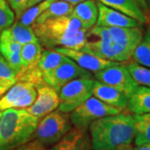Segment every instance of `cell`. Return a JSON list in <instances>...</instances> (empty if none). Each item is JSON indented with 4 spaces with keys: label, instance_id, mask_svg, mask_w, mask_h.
Instances as JSON below:
<instances>
[{
    "label": "cell",
    "instance_id": "obj_1",
    "mask_svg": "<svg viewBox=\"0 0 150 150\" xmlns=\"http://www.w3.org/2000/svg\"><path fill=\"white\" fill-rule=\"evenodd\" d=\"M144 37L141 26L134 28L94 26L87 32L82 51L118 63L129 62Z\"/></svg>",
    "mask_w": 150,
    "mask_h": 150
},
{
    "label": "cell",
    "instance_id": "obj_2",
    "mask_svg": "<svg viewBox=\"0 0 150 150\" xmlns=\"http://www.w3.org/2000/svg\"><path fill=\"white\" fill-rule=\"evenodd\" d=\"M93 150H131L134 141V117L124 110L99 118L88 128Z\"/></svg>",
    "mask_w": 150,
    "mask_h": 150
},
{
    "label": "cell",
    "instance_id": "obj_3",
    "mask_svg": "<svg viewBox=\"0 0 150 150\" xmlns=\"http://www.w3.org/2000/svg\"><path fill=\"white\" fill-rule=\"evenodd\" d=\"M39 43L46 49L67 48L80 50L85 45L88 30L71 15L50 18L32 26Z\"/></svg>",
    "mask_w": 150,
    "mask_h": 150
},
{
    "label": "cell",
    "instance_id": "obj_4",
    "mask_svg": "<svg viewBox=\"0 0 150 150\" xmlns=\"http://www.w3.org/2000/svg\"><path fill=\"white\" fill-rule=\"evenodd\" d=\"M39 118L24 108H8L0 118V150H13L33 139Z\"/></svg>",
    "mask_w": 150,
    "mask_h": 150
},
{
    "label": "cell",
    "instance_id": "obj_5",
    "mask_svg": "<svg viewBox=\"0 0 150 150\" xmlns=\"http://www.w3.org/2000/svg\"><path fill=\"white\" fill-rule=\"evenodd\" d=\"M73 127L69 114L58 108L39 120L33 139L48 149L58 143Z\"/></svg>",
    "mask_w": 150,
    "mask_h": 150
},
{
    "label": "cell",
    "instance_id": "obj_6",
    "mask_svg": "<svg viewBox=\"0 0 150 150\" xmlns=\"http://www.w3.org/2000/svg\"><path fill=\"white\" fill-rule=\"evenodd\" d=\"M121 112L122 110L108 105L94 96H92L70 112L69 116L74 128L88 129L91 123L98 119Z\"/></svg>",
    "mask_w": 150,
    "mask_h": 150
},
{
    "label": "cell",
    "instance_id": "obj_7",
    "mask_svg": "<svg viewBox=\"0 0 150 150\" xmlns=\"http://www.w3.org/2000/svg\"><path fill=\"white\" fill-rule=\"evenodd\" d=\"M94 82V78L79 79L65 84L59 92V110L69 114L93 96Z\"/></svg>",
    "mask_w": 150,
    "mask_h": 150
},
{
    "label": "cell",
    "instance_id": "obj_8",
    "mask_svg": "<svg viewBox=\"0 0 150 150\" xmlns=\"http://www.w3.org/2000/svg\"><path fill=\"white\" fill-rule=\"evenodd\" d=\"M93 78L104 84L115 88L129 97L137 88L138 84L123 63H116L93 74Z\"/></svg>",
    "mask_w": 150,
    "mask_h": 150
},
{
    "label": "cell",
    "instance_id": "obj_9",
    "mask_svg": "<svg viewBox=\"0 0 150 150\" xmlns=\"http://www.w3.org/2000/svg\"><path fill=\"white\" fill-rule=\"evenodd\" d=\"M37 98V90L32 83L17 81L0 98V111L8 108H27Z\"/></svg>",
    "mask_w": 150,
    "mask_h": 150
},
{
    "label": "cell",
    "instance_id": "obj_10",
    "mask_svg": "<svg viewBox=\"0 0 150 150\" xmlns=\"http://www.w3.org/2000/svg\"><path fill=\"white\" fill-rule=\"evenodd\" d=\"M88 78H93V74L82 69L71 59L43 75L45 83L51 86L58 93L65 84L71 81Z\"/></svg>",
    "mask_w": 150,
    "mask_h": 150
},
{
    "label": "cell",
    "instance_id": "obj_11",
    "mask_svg": "<svg viewBox=\"0 0 150 150\" xmlns=\"http://www.w3.org/2000/svg\"><path fill=\"white\" fill-rule=\"evenodd\" d=\"M37 98L30 107L24 108L33 116L39 119L58 109L59 107V93L47 83L36 88Z\"/></svg>",
    "mask_w": 150,
    "mask_h": 150
},
{
    "label": "cell",
    "instance_id": "obj_12",
    "mask_svg": "<svg viewBox=\"0 0 150 150\" xmlns=\"http://www.w3.org/2000/svg\"><path fill=\"white\" fill-rule=\"evenodd\" d=\"M53 50H55L59 54L65 55L69 59L73 60L82 69L90 72L93 75L108 67L114 65L116 63H118L98 58L93 54L86 53L82 50L67 48H54Z\"/></svg>",
    "mask_w": 150,
    "mask_h": 150
},
{
    "label": "cell",
    "instance_id": "obj_13",
    "mask_svg": "<svg viewBox=\"0 0 150 150\" xmlns=\"http://www.w3.org/2000/svg\"><path fill=\"white\" fill-rule=\"evenodd\" d=\"M48 150H93L88 129L73 127L58 143L48 148Z\"/></svg>",
    "mask_w": 150,
    "mask_h": 150
},
{
    "label": "cell",
    "instance_id": "obj_14",
    "mask_svg": "<svg viewBox=\"0 0 150 150\" xmlns=\"http://www.w3.org/2000/svg\"><path fill=\"white\" fill-rule=\"evenodd\" d=\"M98 17L96 26L118 28H134L141 26V24L137 20L115 9H112L99 2L98 3Z\"/></svg>",
    "mask_w": 150,
    "mask_h": 150
},
{
    "label": "cell",
    "instance_id": "obj_15",
    "mask_svg": "<svg viewBox=\"0 0 150 150\" xmlns=\"http://www.w3.org/2000/svg\"><path fill=\"white\" fill-rule=\"evenodd\" d=\"M93 96L105 103L108 105L117 108L122 111L127 109L128 107L129 97L126 94L117 88L104 84L96 79L93 86Z\"/></svg>",
    "mask_w": 150,
    "mask_h": 150
},
{
    "label": "cell",
    "instance_id": "obj_16",
    "mask_svg": "<svg viewBox=\"0 0 150 150\" xmlns=\"http://www.w3.org/2000/svg\"><path fill=\"white\" fill-rule=\"evenodd\" d=\"M71 16L79 22L83 28L87 30L91 29L96 25L98 21V3L94 0H85L81 2L74 5Z\"/></svg>",
    "mask_w": 150,
    "mask_h": 150
},
{
    "label": "cell",
    "instance_id": "obj_17",
    "mask_svg": "<svg viewBox=\"0 0 150 150\" xmlns=\"http://www.w3.org/2000/svg\"><path fill=\"white\" fill-rule=\"evenodd\" d=\"M104 5L134 18L141 25L147 23L148 16L134 0H98Z\"/></svg>",
    "mask_w": 150,
    "mask_h": 150
},
{
    "label": "cell",
    "instance_id": "obj_18",
    "mask_svg": "<svg viewBox=\"0 0 150 150\" xmlns=\"http://www.w3.org/2000/svg\"><path fill=\"white\" fill-rule=\"evenodd\" d=\"M127 109L133 114L150 113V88L139 85L129 97Z\"/></svg>",
    "mask_w": 150,
    "mask_h": 150
},
{
    "label": "cell",
    "instance_id": "obj_19",
    "mask_svg": "<svg viewBox=\"0 0 150 150\" xmlns=\"http://www.w3.org/2000/svg\"><path fill=\"white\" fill-rule=\"evenodd\" d=\"M70 59L65 55L59 54L53 49H43L40 58L36 64L37 69L43 76L47 73L55 69L61 64L69 61Z\"/></svg>",
    "mask_w": 150,
    "mask_h": 150
},
{
    "label": "cell",
    "instance_id": "obj_20",
    "mask_svg": "<svg viewBox=\"0 0 150 150\" xmlns=\"http://www.w3.org/2000/svg\"><path fill=\"white\" fill-rule=\"evenodd\" d=\"M134 127V145L150 143V113L133 114Z\"/></svg>",
    "mask_w": 150,
    "mask_h": 150
},
{
    "label": "cell",
    "instance_id": "obj_21",
    "mask_svg": "<svg viewBox=\"0 0 150 150\" xmlns=\"http://www.w3.org/2000/svg\"><path fill=\"white\" fill-rule=\"evenodd\" d=\"M2 32L11 39L21 43L22 45L31 42L38 41L32 27L26 26L18 21L13 23L10 27L3 30Z\"/></svg>",
    "mask_w": 150,
    "mask_h": 150
},
{
    "label": "cell",
    "instance_id": "obj_22",
    "mask_svg": "<svg viewBox=\"0 0 150 150\" xmlns=\"http://www.w3.org/2000/svg\"><path fill=\"white\" fill-rule=\"evenodd\" d=\"M42 51L43 46L39 43V41L31 42L22 45L20 49V57L23 69L21 73L36 66Z\"/></svg>",
    "mask_w": 150,
    "mask_h": 150
},
{
    "label": "cell",
    "instance_id": "obj_23",
    "mask_svg": "<svg viewBox=\"0 0 150 150\" xmlns=\"http://www.w3.org/2000/svg\"><path fill=\"white\" fill-rule=\"evenodd\" d=\"M74 5L61 0L54 1L48 8L38 18L35 23H41L50 18L71 15ZM34 23V24H35Z\"/></svg>",
    "mask_w": 150,
    "mask_h": 150
},
{
    "label": "cell",
    "instance_id": "obj_24",
    "mask_svg": "<svg viewBox=\"0 0 150 150\" xmlns=\"http://www.w3.org/2000/svg\"><path fill=\"white\" fill-rule=\"evenodd\" d=\"M132 59L135 63L150 69V27L144 34L138 47L135 48Z\"/></svg>",
    "mask_w": 150,
    "mask_h": 150
},
{
    "label": "cell",
    "instance_id": "obj_25",
    "mask_svg": "<svg viewBox=\"0 0 150 150\" xmlns=\"http://www.w3.org/2000/svg\"><path fill=\"white\" fill-rule=\"evenodd\" d=\"M54 1L55 0H44L43 2L38 3V4L28 8L23 12L21 17L18 18V22L23 25L32 27L35 23L38 18L48 8Z\"/></svg>",
    "mask_w": 150,
    "mask_h": 150
},
{
    "label": "cell",
    "instance_id": "obj_26",
    "mask_svg": "<svg viewBox=\"0 0 150 150\" xmlns=\"http://www.w3.org/2000/svg\"><path fill=\"white\" fill-rule=\"evenodd\" d=\"M126 67L138 85L150 88V69L139 64L134 61H129Z\"/></svg>",
    "mask_w": 150,
    "mask_h": 150
},
{
    "label": "cell",
    "instance_id": "obj_27",
    "mask_svg": "<svg viewBox=\"0 0 150 150\" xmlns=\"http://www.w3.org/2000/svg\"><path fill=\"white\" fill-rule=\"evenodd\" d=\"M17 82V74L12 69L6 60L0 57V87L8 91Z\"/></svg>",
    "mask_w": 150,
    "mask_h": 150
},
{
    "label": "cell",
    "instance_id": "obj_28",
    "mask_svg": "<svg viewBox=\"0 0 150 150\" xmlns=\"http://www.w3.org/2000/svg\"><path fill=\"white\" fill-rule=\"evenodd\" d=\"M15 13L7 0H0V33L14 23Z\"/></svg>",
    "mask_w": 150,
    "mask_h": 150
},
{
    "label": "cell",
    "instance_id": "obj_29",
    "mask_svg": "<svg viewBox=\"0 0 150 150\" xmlns=\"http://www.w3.org/2000/svg\"><path fill=\"white\" fill-rule=\"evenodd\" d=\"M2 57L5 59L8 64L12 68V69L16 73L17 76L21 73L23 69V64H22L21 57H20V52L6 54Z\"/></svg>",
    "mask_w": 150,
    "mask_h": 150
},
{
    "label": "cell",
    "instance_id": "obj_30",
    "mask_svg": "<svg viewBox=\"0 0 150 150\" xmlns=\"http://www.w3.org/2000/svg\"><path fill=\"white\" fill-rule=\"evenodd\" d=\"M15 13V17L18 19L23 12L27 9L28 3L29 0H7Z\"/></svg>",
    "mask_w": 150,
    "mask_h": 150
},
{
    "label": "cell",
    "instance_id": "obj_31",
    "mask_svg": "<svg viewBox=\"0 0 150 150\" xmlns=\"http://www.w3.org/2000/svg\"><path fill=\"white\" fill-rule=\"evenodd\" d=\"M13 150H48V149L39 144L35 139H32Z\"/></svg>",
    "mask_w": 150,
    "mask_h": 150
},
{
    "label": "cell",
    "instance_id": "obj_32",
    "mask_svg": "<svg viewBox=\"0 0 150 150\" xmlns=\"http://www.w3.org/2000/svg\"><path fill=\"white\" fill-rule=\"evenodd\" d=\"M136 3H137V4L139 6V8L143 10V12L145 14L148 16L149 15V11L148 9V7L146 5V3H145L144 0H134Z\"/></svg>",
    "mask_w": 150,
    "mask_h": 150
},
{
    "label": "cell",
    "instance_id": "obj_33",
    "mask_svg": "<svg viewBox=\"0 0 150 150\" xmlns=\"http://www.w3.org/2000/svg\"><path fill=\"white\" fill-rule=\"evenodd\" d=\"M131 150H150V143L146 144L139 145V146H135Z\"/></svg>",
    "mask_w": 150,
    "mask_h": 150
},
{
    "label": "cell",
    "instance_id": "obj_34",
    "mask_svg": "<svg viewBox=\"0 0 150 150\" xmlns=\"http://www.w3.org/2000/svg\"><path fill=\"white\" fill-rule=\"evenodd\" d=\"M43 1H44V0H29L28 3L27 8H30V7H32L33 5H35V4H38V3L43 2Z\"/></svg>",
    "mask_w": 150,
    "mask_h": 150
},
{
    "label": "cell",
    "instance_id": "obj_35",
    "mask_svg": "<svg viewBox=\"0 0 150 150\" xmlns=\"http://www.w3.org/2000/svg\"><path fill=\"white\" fill-rule=\"evenodd\" d=\"M61 1H64V2H67V3H69L73 5H76V4H79L81 2H83L85 0H61Z\"/></svg>",
    "mask_w": 150,
    "mask_h": 150
},
{
    "label": "cell",
    "instance_id": "obj_36",
    "mask_svg": "<svg viewBox=\"0 0 150 150\" xmlns=\"http://www.w3.org/2000/svg\"><path fill=\"white\" fill-rule=\"evenodd\" d=\"M6 92H7V91H6L4 88H3L2 87H0V98H2V96H3V95H4V94Z\"/></svg>",
    "mask_w": 150,
    "mask_h": 150
},
{
    "label": "cell",
    "instance_id": "obj_37",
    "mask_svg": "<svg viewBox=\"0 0 150 150\" xmlns=\"http://www.w3.org/2000/svg\"><path fill=\"white\" fill-rule=\"evenodd\" d=\"M145 3H146V5L148 7V9L150 11V0H144Z\"/></svg>",
    "mask_w": 150,
    "mask_h": 150
},
{
    "label": "cell",
    "instance_id": "obj_38",
    "mask_svg": "<svg viewBox=\"0 0 150 150\" xmlns=\"http://www.w3.org/2000/svg\"><path fill=\"white\" fill-rule=\"evenodd\" d=\"M2 111H0V118H1V116H2Z\"/></svg>",
    "mask_w": 150,
    "mask_h": 150
},
{
    "label": "cell",
    "instance_id": "obj_39",
    "mask_svg": "<svg viewBox=\"0 0 150 150\" xmlns=\"http://www.w3.org/2000/svg\"><path fill=\"white\" fill-rule=\"evenodd\" d=\"M0 57H1V54H0Z\"/></svg>",
    "mask_w": 150,
    "mask_h": 150
}]
</instances>
